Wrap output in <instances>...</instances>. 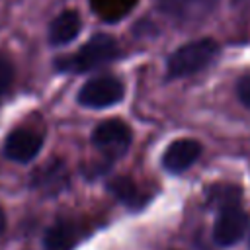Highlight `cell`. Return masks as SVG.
Masks as SVG:
<instances>
[{
  "label": "cell",
  "instance_id": "1",
  "mask_svg": "<svg viewBox=\"0 0 250 250\" xmlns=\"http://www.w3.org/2000/svg\"><path fill=\"white\" fill-rule=\"evenodd\" d=\"M117 57H119L117 41L111 35L98 33L90 37V41H86L76 53L57 59L55 68L61 72H86L102 64H107Z\"/></svg>",
  "mask_w": 250,
  "mask_h": 250
},
{
  "label": "cell",
  "instance_id": "2",
  "mask_svg": "<svg viewBox=\"0 0 250 250\" xmlns=\"http://www.w3.org/2000/svg\"><path fill=\"white\" fill-rule=\"evenodd\" d=\"M219 53V45L211 37H203L176 49L166 62L168 78H184L209 66Z\"/></svg>",
  "mask_w": 250,
  "mask_h": 250
},
{
  "label": "cell",
  "instance_id": "3",
  "mask_svg": "<svg viewBox=\"0 0 250 250\" xmlns=\"http://www.w3.org/2000/svg\"><path fill=\"white\" fill-rule=\"evenodd\" d=\"M133 141V131L131 127L113 117V119H105L102 121L94 131H92V145L96 146V150L111 164L113 160L121 158L127 154L129 146Z\"/></svg>",
  "mask_w": 250,
  "mask_h": 250
},
{
  "label": "cell",
  "instance_id": "4",
  "mask_svg": "<svg viewBox=\"0 0 250 250\" xmlns=\"http://www.w3.org/2000/svg\"><path fill=\"white\" fill-rule=\"evenodd\" d=\"M123 94H125L123 82L115 76L105 74V76H96L84 82V86L78 90L76 100L84 107L100 109V107L115 105L117 102L123 100Z\"/></svg>",
  "mask_w": 250,
  "mask_h": 250
},
{
  "label": "cell",
  "instance_id": "5",
  "mask_svg": "<svg viewBox=\"0 0 250 250\" xmlns=\"http://www.w3.org/2000/svg\"><path fill=\"white\" fill-rule=\"evenodd\" d=\"M246 229H248V215L240 209V205L225 207L217 215L213 227V240L219 246H232L244 236Z\"/></svg>",
  "mask_w": 250,
  "mask_h": 250
},
{
  "label": "cell",
  "instance_id": "6",
  "mask_svg": "<svg viewBox=\"0 0 250 250\" xmlns=\"http://www.w3.org/2000/svg\"><path fill=\"white\" fill-rule=\"evenodd\" d=\"M70 184L66 164L61 158H53L39 166L31 176V188L43 191L45 195H57L64 191Z\"/></svg>",
  "mask_w": 250,
  "mask_h": 250
},
{
  "label": "cell",
  "instance_id": "7",
  "mask_svg": "<svg viewBox=\"0 0 250 250\" xmlns=\"http://www.w3.org/2000/svg\"><path fill=\"white\" fill-rule=\"evenodd\" d=\"M156 8L182 23H193L209 16L217 0H154Z\"/></svg>",
  "mask_w": 250,
  "mask_h": 250
},
{
  "label": "cell",
  "instance_id": "8",
  "mask_svg": "<svg viewBox=\"0 0 250 250\" xmlns=\"http://www.w3.org/2000/svg\"><path fill=\"white\" fill-rule=\"evenodd\" d=\"M43 146V137L31 129H16L6 137L4 154L16 162H31Z\"/></svg>",
  "mask_w": 250,
  "mask_h": 250
},
{
  "label": "cell",
  "instance_id": "9",
  "mask_svg": "<svg viewBox=\"0 0 250 250\" xmlns=\"http://www.w3.org/2000/svg\"><path fill=\"white\" fill-rule=\"evenodd\" d=\"M199 154H201L199 141H195V139H176L164 150L162 166L172 174H180V172L188 170L193 162H197Z\"/></svg>",
  "mask_w": 250,
  "mask_h": 250
},
{
  "label": "cell",
  "instance_id": "10",
  "mask_svg": "<svg viewBox=\"0 0 250 250\" xmlns=\"http://www.w3.org/2000/svg\"><path fill=\"white\" fill-rule=\"evenodd\" d=\"M82 29V20L78 16V12L74 10H64L61 12L49 25V43L53 47H59V45H66L70 43Z\"/></svg>",
  "mask_w": 250,
  "mask_h": 250
},
{
  "label": "cell",
  "instance_id": "11",
  "mask_svg": "<svg viewBox=\"0 0 250 250\" xmlns=\"http://www.w3.org/2000/svg\"><path fill=\"white\" fill-rule=\"evenodd\" d=\"M76 240H78L76 225L66 219H59L45 230L43 248L45 250H72Z\"/></svg>",
  "mask_w": 250,
  "mask_h": 250
},
{
  "label": "cell",
  "instance_id": "12",
  "mask_svg": "<svg viewBox=\"0 0 250 250\" xmlns=\"http://www.w3.org/2000/svg\"><path fill=\"white\" fill-rule=\"evenodd\" d=\"M107 191H111L121 203L129 205V207H143L146 197H143V193L139 191V186L129 178V176H115L107 182Z\"/></svg>",
  "mask_w": 250,
  "mask_h": 250
},
{
  "label": "cell",
  "instance_id": "13",
  "mask_svg": "<svg viewBox=\"0 0 250 250\" xmlns=\"http://www.w3.org/2000/svg\"><path fill=\"white\" fill-rule=\"evenodd\" d=\"M205 197H207V205L221 211L225 207L238 205L242 199V189L236 184H213L207 188Z\"/></svg>",
  "mask_w": 250,
  "mask_h": 250
},
{
  "label": "cell",
  "instance_id": "14",
  "mask_svg": "<svg viewBox=\"0 0 250 250\" xmlns=\"http://www.w3.org/2000/svg\"><path fill=\"white\" fill-rule=\"evenodd\" d=\"M12 82H14V66L4 55H0V98L10 90Z\"/></svg>",
  "mask_w": 250,
  "mask_h": 250
},
{
  "label": "cell",
  "instance_id": "15",
  "mask_svg": "<svg viewBox=\"0 0 250 250\" xmlns=\"http://www.w3.org/2000/svg\"><path fill=\"white\" fill-rule=\"evenodd\" d=\"M236 96H238V100L250 109V72L242 74V76L236 80Z\"/></svg>",
  "mask_w": 250,
  "mask_h": 250
},
{
  "label": "cell",
  "instance_id": "16",
  "mask_svg": "<svg viewBox=\"0 0 250 250\" xmlns=\"http://www.w3.org/2000/svg\"><path fill=\"white\" fill-rule=\"evenodd\" d=\"M4 230H6V213L0 207V234H4Z\"/></svg>",
  "mask_w": 250,
  "mask_h": 250
}]
</instances>
